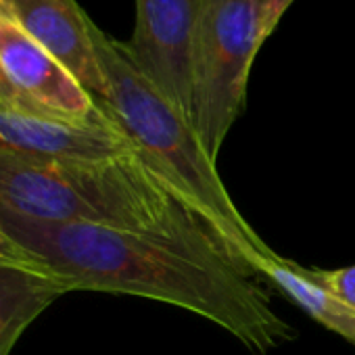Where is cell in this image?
<instances>
[{
	"label": "cell",
	"mask_w": 355,
	"mask_h": 355,
	"mask_svg": "<svg viewBox=\"0 0 355 355\" xmlns=\"http://www.w3.org/2000/svg\"><path fill=\"white\" fill-rule=\"evenodd\" d=\"M0 228L71 291L134 295L193 311L270 353L295 338L270 295L224 247L80 222H38L0 207Z\"/></svg>",
	"instance_id": "6da1fadb"
},
{
	"label": "cell",
	"mask_w": 355,
	"mask_h": 355,
	"mask_svg": "<svg viewBox=\"0 0 355 355\" xmlns=\"http://www.w3.org/2000/svg\"><path fill=\"white\" fill-rule=\"evenodd\" d=\"M0 207L38 222H80L220 245L138 153L107 161L0 155Z\"/></svg>",
	"instance_id": "7a4b0ae2"
},
{
	"label": "cell",
	"mask_w": 355,
	"mask_h": 355,
	"mask_svg": "<svg viewBox=\"0 0 355 355\" xmlns=\"http://www.w3.org/2000/svg\"><path fill=\"white\" fill-rule=\"evenodd\" d=\"M92 40L107 84L105 96L96 103L130 136L138 155L163 187L251 272V259L272 249L228 195L216 161L205 150L193 121L178 111L132 63L121 42L107 36L96 24L92 28Z\"/></svg>",
	"instance_id": "3957f363"
},
{
	"label": "cell",
	"mask_w": 355,
	"mask_h": 355,
	"mask_svg": "<svg viewBox=\"0 0 355 355\" xmlns=\"http://www.w3.org/2000/svg\"><path fill=\"white\" fill-rule=\"evenodd\" d=\"M261 46L253 0H205L193 57V125L214 161L245 109Z\"/></svg>",
	"instance_id": "277c9868"
},
{
	"label": "cell",
	"mask_w": 355,
	"mask_h": 355,
	"mask_svg": "<svg viewBox=\"0 0 355 355\" xmlns=\"http://www.w3.org/2000/svg\"><path fill=\"white\" fill-rule=\"evenodd\" d=\"M205 0H136V21L121 42L132 63L193 121V57Z\"/></svg>",
	"instance_id": "5b68a950"
},
{
	"label": "cell",
	"mask_w": 355,
	"mask_h": 355,
	"mask_svg": "<svg viewBox=\"0 0 355 355\" xmlns=\"http://www.w3.org/2000/svg\"><path fill=\"white\" fill-rule=\"evenodd\" d=\"M132 153L134 142L107 111L92 121H65L0 109V155L107 161Z\"/></svg>",
	"instance_id": "8992f818"
},
{
	"label": "cell",
	"mask_w": 355,
	"mask_h": 355,
	"mask_svg": "<svg viewBox=\"0 0 355 355\" xmlns=\"http://www.w3.org/2000/svg\"><path fill=\"white\" fill-rule=\"evenodd\" d=\"M0 19L46 49L96 101L105 96L107 84L92 40L94 21L76 0H0Z\"/></svg>",
	"instance_id": "52a82bcc"
},
{
	"label": "cell",
	"mask_w": 355,
	"mask_h": 355,
	"mask_svg": "<svg viewBox=\"0 0 355 355\" xmlns=\"http://www.w3.org/2000/svg\"><path fill=\"white\" fill-rule=\"evenodd\" d=\"M0 65L44 113L65 121H92L105 111L46 49L0 19Z\"/></svg>",
	"instance_id": "ba28073f"
},
{
	"label": "cell",
	"mask_w": 355,
	"mask_h": 355,
	"mask_svg": "<svg viewBox=\"0 0 355 355\" xmlns=\"http://www.w3.org/2000/svg\"><path fill=\"white\" fill-rule=\"evenodd\" d=\"M251 272L272 280L318 324L355 345V309L320 284L309 268H301L278 253H259L251 259Z\"/></svg>",
	"instance_id": "9c48e42d"
},
{
	"label": "cell",
	"mask_w": 355,
	"mask_h": 355,
	"mask_svg": "<svg viewBox=\"0 0 355 355\" xmlns=\"http://www.w3.org/2000/svg\"><path fill=\"white\" fill-rule=\"evenodd\" d=\"M65 293L42 268L0 263V355H11L24 330Z\"/></svg>",
	"instance_id": "30bf717a"
},
{
	"label": "cell",
	"mask_w": 355,
	"mask_h": 355,
	"mask_svg": "<svg viewBox=\"0 0 355 355\" xmlns=\"http://www.w3.org/2000/svg\"><path fill=\"white\" fill-rule=\"evenodd\" d=\"M311 276L324 284L330 293L340 297L349 307L355 309V266L338 268V270H315L309 268Z\"/></svg>",
	"instance_id": "8fae6325"
},
{
	"label": "cell",
	"mask_w": 355,
	"mask_h": 355,
	"mask_svg": "<svg viewBox=\"0 0 355 355\" xmlns=\"http://www.w3.org/2000/svg\"><path fill=\"white\" fill-rule=\"evenodd\" d=\"M0 109L7 111H19V113H30V115H40V117H51L49 113H44L36 103H32L15 84L13 80L7 76L5 67L0 65ZM57 119V117H53Z\"/></svg>",
	"instance_id": "7c38bea8"
},
{
	"label": "cell",
	"mask_w": 355,
	"mask_h": 355,
	"mask_svg": "<svg viewBox=\"0 0 355 355\" xmlns=\"http://www.w3.org/2000/svg\"><path fill=\"white\" fill-rule=\"evenodd\" d=\"M293 3H295V0H253L263 42L276 32L280 19L284 17V13L288 11V7Z\"/></svg>",
	"instance_id": "4fadbf2b"
},
{
	"label": "cell",
	"mask_w": 355,
	"mask_h": 355,
	"mask_svg": "<svg viewBox=\"0 0 355 355\" xmlns=\"http://www.w3.org/2000/svg\"><path fill=\"white\" fill-rule=\"evenodd\" d=\"M0 263H15V266H34L40 268L32 257H28L9 236L0 228Z\"/></svg>",
	"instance_id": "5bb4252c"
}]
</instances>
